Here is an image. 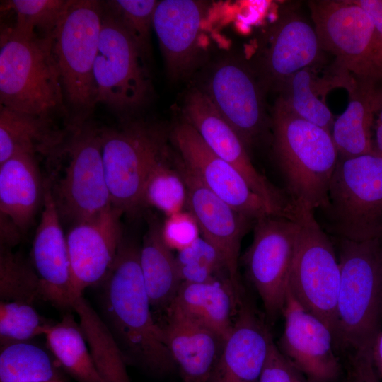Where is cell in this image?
<instances>
[{"mask_svg":"<svg viewBox=\"0 0 382 382\" xmlns=\"http://www.w3.org/2000/svg\"><path fill=\"white\" fill-rule=\"evenodd\" d=\"M139 248L125 237L108 274L100 282V316L127 363L163 375L176 367L154 320L139 263Z\"/></svg>","mask_w":382,"mask_h":382,"instance_id":"obj_1","label":"cell"},{"mask_svg":"<svg viewBox=\"0 0 382 382\" xmlns=\"http://www.w3.org/2000/svg\"><path fill=\"white\" fill-rule=\"evenodd\" d=\"M271 127L274 156L289 198L314 212L325 206L339 159L331 132L298 117L279 99Z\"/></svg>","mask_w":382,"mask_h":382,"instance_id":"obj_2","label":"cell"},{"mask_svg":"<svg viewBox=\"0 0 382 382\" xmlns=\"http://www.w3.org/2000/svg\"><path fill=\"white\" fill-rule=\"evenodd\" d=\"M334 239L340 267L335 340L354 352L372 351L382 331V239Z\"/></svg>","mask_w":382,"mask_h":382,"instance_id":"obj_3","label":"cell"},{"mask_svg":"<svg viewBox=\"0 0 382 382\" xmlns=\"http://www.w3.org/2000/svg\"><path fill=\"white\" fill-rule=\"evenodd\" d=\"M53 37L25 38L13 35L6 28L1 32V106L48 118L63 113L67 118L60 74L52 50Z\"/></svg>","mask_w":382,"mask_h":382,"instance_id":"obj_4","label":"cell"},{"mask_svg":"<svg viewBox=\"0 0 382 382\" xmlns=\"http://www.w3.org/2000/svg\"><path fill=\"white\" fill-rule=\"evenodd\" d=\"M103 15V3L68 0L55 30L52 50L59 71L67 128L87 122L96 103L93 77Z\"/></svg>","mask_w":382,"mask_h":382,"instance_id":"obj_5","label":"cell"},{"mask_svg":"<svg viewBox=\"0 0 382 382\" xmlns=\"http://www.w3.org/2000/svg\"><path fill=\"white\" fill-rule=\"evenodd\" d=\"M317 210L321 226L333 238L382 239V156L339 157L328 202Z\"/></svg>","mask_w":382,"mask_h":382,"instance_id":"obj_6","label":"cell"},{"mask_svg":"<svg viewBox=\"0 0 382 382\" xmlns=\"http://www.w3.org/2000/svg\"><path fill=\"white\" fill-rule=\"evenodd\" d=\"M322 50L336 58L337 71L382 82V35L352 0L308 1Z\"/></svg>","mask_w":382,"mask_h":382,"instance_id":"obj_7","label":"cell"},{"mask_svg":"<svg viewBox=\"0 0 382 382\" xmlns=\"http://www.w3.org/2000/svg\"><path fill=\"white\" fill-rule=\"evenodd\" d=\"M314 213L299 207V233L289 288L301 306L321 320L335 338L340 267L333 240Z\"/></svg>","mask_w":382,"mask_h":382,"instance_id":"obj_8","label":"cell"},{"mask_svg":"<svg viewBox=\"0 0 382 382\" xmlns=\"http://www.w3.org/2000/svg\"><path fill=\"white\" fill-rule=\"evenodd\" d=\"M102 157L112 206L134 215L143 207L148 175L166 151L157 127L131 122L119 129H100Z\"/></svg>","mask_w":382,"mask_h":382,"instance_id":"obj_9","label":"cell"},{"mask_svg":"<svg viewBox=\"0 0 382 382\" xmlns=\"http://www.w3.org/2000/svg\"><path fill=\"white\" fill-rule=\"evenodd\" d=\"M140 50L103 3V15L93 77L96 103L116 112H132L144 104L150 81Z\"/></svg>","mask_w":382,"mask_h":382,"instance_id":"obj_10","label":"cell"},{"mask_svg":"<svg viewBox=\"0 0 382 382\" xmlns=\"http://www.w3.org/2000/svg\"><path fill=\"white\" fill-rule=\"evenodd\" d=\"M68 163L52 195L61 220L90 219L112 206L102 157L100 129L88 122L69 129L62 148Z\"/></svg>","mask_w":382,"mask_h":382,"instance_id":"obj_11","label":"cell"},{"mask_svg":"<svg viewBox=\"0 0 382 382\" xmlns=\"http://www.w3.org/2000/svg\"><path fill=\"white\" fill-rule=\"evenodd\" d=\"M299 233L296 219L267 215L253 224L243 262L270 318L282 313Z\"/></svg>","mask_w":382,"mask_h":382,"instance_id":"obj_12","label":"cell"},{"mask_svg":"<svg viewBox=\"0 0 382 382\" xmlns=\"http://www.w3.org/2000/svg\"><path fill=\"white\" fill-rule=\"evenodd\" d=\"M185 122L192 126L206 144L233 166L274 216L294 219L297 207L286 192L255 167L243 141L220 114L207 93L199 90L187 96L183 110Z\"/></svg>","mask_w":382,"mask_h":382,"instance_id":"obj_13","label":"cell"},{"mask_svg":"<svg viewBox=\"0 0 382 382\" xmlns=\"http://www.w3.org/2000/svg\"><path fill=\"white\" fill-rule=\"evenodd\" d=\"M171 139L184 165L234 209L253 221L273 215L243 175L217 156L190 124L185 122L176 125L171 132Z\"/></svg>","mask_w":382,"mask_h":382,"instance_id":"obj_14","label":"cell"},{"mask_svg":"<svg viewBox=\"0 0 382 382\" xmlns=\"http://www.w3.org/2000/svg\"><path fill=\"white\" fill-rule=\"evenodd\" d=\"M175 164L187 189L186 209L196 221L202 237L221 255L231 282L243 296L238 277V257L241 240L255 221L241 214L207 188L183 163Z\"/></svg>","mask_w":382,"mask_h":382,"instance_id":"obj_15","label":"cell"},{"mask_svg":"<svg viewBox=\"0 0 382 382\" xmlns=\"http://www.w3.org/2000/svg\"><path fill=\"white\" fill-rule=\"evenodd\" d=\"M282 314L280 351L309 382H335L341 367L334 353L331 330L301 306L289 288Z\"/></svg>","mask_w":382,"mask_h":382,"instance_id":"obj_16","label":"cell"},{"mask_svg":"<svg viewBox=\"0 0 382 382\" xmlns=\"http://www.w3.org/2000/svg\"><path fill=\"white\" fill-rule=\"evenodd\" d=\"M123 214L110 206L71 225L66 241L74 297L100 283L112 267L124 237L120 222Z\"/></svg>","mask_w":382,"mask_h":382,"instance_id":"obj_17","label":"cell"},{"mask_svg":"<svg viewBox=\"0 0 382 382\" xmlns=\"http://www.w3.org/2000/svg\"><path fill=\"white\" fill-rule=\"evenodd\" d=\"M42 211L30 252V260L44 289L46 301L72 311L71 265L62 220L50 182L45 183Z\"/></svg>","mask_w":382,"mask_h":382,"instance_id":"obj_18","label":"cell"},{"mask_svg":"<svg viewBox=\"0 0 382 382\" xmlns=\"http://www.w3.org/2000/svg\"><path fill=\"white\" fill-rule=\"evenodd\" d=\"M207 95L246 148L266 130L262 89L244 66L234 62L219 66L210 79Z\"/></svg>","mask_w":382,"mask_h":382,"instance_id":"obj_19","label":"cell"},{"mask_svg":"<svg viewBox=\"0 0 382 382\" xmlns=\"http://www.w3.org/2000/svg\"><path fill=\"white\" fill-rule=\"evenodd\" d=\"M272 337L243 299L209 382H258Z\"/></svg>","mask_w":382,"mask_h":382,"instance_id":"obj_20","label":"cell"},{"mask_svg":"<svg viewBox=\"0 0 382 382\" xmlns=\"http://www.w3.org/2000/svg\"><path fill=\"white\" fill-rule=\"evenodd\" d=\"M322 50L314 26L288 12L274 25L262 57L265 83L279 89L299 71L318 61Z\"/></svg>","mask_w":382,"mask_h":382,"instance_id":"obj_21","label":"cell"},{"mask_svg":"<svg viewBox=\"0 0 382 382\" xmlns=\"http://www.w3.org/2000/svg\"><path fill=\"white\" fill-rule=\"evenodd\" d=\"M204 6L192 0H163L156 8L153 28L169 72L180 76L190 69L198 47Z\"/></svg>","mask_w":382,"mask_h":382,"instance_id":"obj_22","label":"cell"},{"mask_svg":"<svg viewBox=\"0 0 382 382\" xmlns=\"http://www.w3.org/2000/svg\"><path fill=\"white\" fill-rule=\"evenodd\" d=\"M164 342L184 382H209L225 339L169 308Z\"/></svg>","mask_w":382,"mask_h":382,"instance_id":"obj_23","label":"cell"},{"mask_svg":"<svg viewBox=\"0 0 382 382\" xmlns=\"http://www.w3.org/2000/svg\"><path fill=\"white\" fill-rule=\"evenodd\" d=\"M349 95L346 110L334 121L331 135L339 157L375 153L374 125L378 83L350 76L345 84Z\"/></svg>","mask_w":382,"mask_h":382,"instance_id":"obj_24","label":"cell"},{"mask_svg":"<svg viewBox=\"0 0 382 382\" xmlns=\"http://www.w3.org/2000/svg\"><path fill=\"white\" fill-rule=\"evenodd\" d=\"M243 299L228 279L183 282L169 308L226 340Z\"/></svg>","mask_w":382,"mask_h":382,"instance_id":"obj_25","label":"cell"},{"mask_svg":"<svg viewBox=\"0 0 382 382\" xmlns=\"http://www.w3.org/2000/svg\"><path fill=\"white\" fill-rule=\"evenodd\" d=\"M44 192L36 156L17 154L0 164V213L23 233L42 206Z\"/></svg>","mask_w":382,"mask_h":382,"instance_id":"obj_26","label":"cell"},{"mask_svg":"<svg viewBox=\"0 0 382 382\" xmlns=\"http://www.w3.org/2000/svg\"><path fill=\"white\" fill-rule=\"evenodd\" d=\"M69 134L52 118L32 115L0 105V164L17 154L54 157Z\"/></svg>","mask_w":382,"mask_h":382,"instance_id":"obj_27","label":"cell"},{"mask_svg":"<svg viewBox=\"0 0 382 382\" xmlns=\"http://www.w3.org/2000/svg\"><path fill=\"white\" fill-rule=\"evenodd\" d=\"M139 263L151 307L168 309L183 281L175 256L163 238L162 224L154 218L139 248Z\"/></svg>","mask_w":382,"mask_h":382,"instance_id":"obj_28","label":"cell"},{"mask_svg":"<svg viewBox=\"0 0 382 382\" xmlns=\"http://www.w3.org/2000/svg\"><path fill=\"white\" fill-rule=\"evenodd\" d=\"M72 311L78 316L82 334L103 382H131L125 357L100 315L83 295L74 299Z\"/></svg>","mask_w":382,"mask_h":382,"instance_id":"obj_29","label":"cell"},{"mask_svg":"<svg viewBox=\"0 0 382 382\" xmlns=\"http://www.w3.org/2000/svg\"><path fill=\"white\" fill-rule=\"evenodd\" d=\"M344 80L342 75L336 73L332 78L320 79L313 67L304 68L281 86L278 99L298 117L331 132L335 120L325 99L320 96L330 88L342 87Z\"/></svg>","mask_w":382,"mask_h":382,"instance_id":"obj_30","label":"cell"},{"mask_svg":"<svg viewBox=\"0 0 382 382\" xmlns=\"http://www.w3.org/2000/svg\"><path fill=\"white\" fill-rule=\"evenodd\" d=\"M44 335L47 347L61 369L77 382H103L92 359L79 322L66 311L50 324Z\"/></svg>","mask_w":382,"mask_h":382,"instance_id":"obj_31","label":"cell"},{"mask_svg":"<svg viewBox=\"0 0 382 382\" xmlns=\"http://www.w3.org/2000/svg\"><path fill=\"white\" fill-rule=\"evenodd\" d=\"M51 354L30 342L1 347L0 382H48L64 379Z\"/></svg>","mask_w":382,"mask_h":382,"instance_id":"obj_32","label":"cell"},{"mask_svg":"<svg viewBox=\"0 0 382 382\" xmlns=\"http://www.w3.org/2000/svg\"><path fill=\"white\" fill-rule=\"evenodd\" d=\"M0 300L31 304L46 301L41 280L30 258L0 246Z\"/></svg>","mask_w":382,"mask_h":382,"instance_id":"obj_33","label":"cell"},{"mask_svg":"<svg viewBox=\"0 0 382 382\" xmlns=\"http://www.w3.org/2000/svg\"><path fill=\"white\" fill-rule=\"evenodd\" d=\"M167 153L154 166L144 185L142 204L154 207L167 216L183 211L187 189L175 161L170 164Z\"/></svg>","mask_w":382,"mask_h":382,"instance_id":"obj_34","label":"cell"},{"mask_svg":"<svg viewBox=\"0 0 382 382\" xmlns=\"http://www.w3.org/2000/svg\"><path fill=\"white\" fill-rule=\"evenodd\" d=\"M68 0H13L6 8L16 14L15 25L6 29L13 35L30 38H52Z\"/></svg>","mask_w":382,"mask_h":382,"instance_id":"obj_35","label":"cell"},{"mask_svg":"<svg viewBox=\"0 0 382 382\" xmlns=\"http://www.w3.org/2000/svg\"><path fill=\"white\" fill-rule=\"evenodd\" d=\"M175 260L183 282L201 283L220 278L231 281L221 255L202 237L178 251Z\"/></svg>","mask_w":382,"mask_h":382,"instance_id":"obj_36","label":"cell"},{"mask_svg":"<svg viewBox=\"0 0 382 382\" xmlns=\"http://www.w3.org/2000/svg\"><path fill=\"white\" fill-rule=\"evenodd\" d=\"M52 322L40 316L33 306L18 301L0 302V345L30 342L45 334Z\"/></svg>","mask_w":382,"mask_h":382,"instance_id":"obj_37","label":"cell"},{"mask_svg":"<svg viewBox=\"0 0 382 382\" xmlns=\"http://www.w3.org/2000/svg\"><path fill=\"white\" fill-rule=\"evenodd\" d=\"M158 4L154 0H114L105 4L144 52L149 48L151 28Z\"/></svg>","mask_w":382,"mask_h":382,"instance_id":"obj_38","label":"cell"},{"mask_svg":"<svg viewBox=\"0 0 382 382\" xmlns=\"http://www.w3.org/2000/svg\"><path fill=\"white\" fill-rule=\"evenodd\" d=\"M199 229L192 214L180 212L167 216L162 224V236L167 246L180 251L191 245L199 237Z\"/></svg>","mask_w":382,"mask_h":382,"instance_id":"obj_39","label":"cell"},{"mask_svg":"<svg viewBox=\"0 0 382 382\" xmlns=\"http://www.w3.org/2000/svg\"><path fill=\"white\" fill-rule=\"evenodd\" d=\"M258 382H309L272 340Z\"/></svg>","mask_w":382,"mask_h":382,"instance_id":"obj_40","label":"cell"},{"mask_svg":"<svg viewBox=\"0 0 382 382\" xmlns=\"http://www.w3.org/2000/svg\"><path fill=\"white\" fill-rule=\"evenodd\" d=\"M346 382H382L374 364L371 351L354 352Z\"/></svg>","mask_w":382,"mask_h":382,"instance_id":"obj_41","label":"cell"},{"mask_svg":"<svg viewBox=\"0 0 382 382\" xmlns=\"http://www.w3.org/2000/svg\"><path fill=\"white\" fill-rule=\"evenodd\" d=\"M23 232L6 215L0 213V246L13 248L21 240Z\"/></svg>","mask_w":382,"mask_h":382,"instance_id":"obj_42","label":"cell"},{"mask_svg":"<svg viewBox=\"0 0 382 382\" xmlns=\"http://www.w3.org/2000/svg\"><path fill=\"white\" fill-rule=\"evenodd\" d=\"M369 16L378 31L382 35V0H352Z\"/></svg>","mask_w":382,"mask_h":382,"instance_id":"obj_43","label":"cell"},{"mask_svg":"<svg viewBox=\"0 0 382 382\" xmlns=\"http://www.w3.org/2000/svg\"><path fill=\"white\" fill-rule=\"evenodd\" d=\"M374 125V146L376 153L382 156V88L380 87L378 107Z\"/></svg>","mask_w":382,"mask_h":382,"instance_id":"obj_44","label":"cell"},{"mask_svg":"<svg viewBox=\"0 0 382 382\" xmlns=\"http://www.w3.org/2000/svg\"><path fill=\"white\" fill-rule=\"evenodd\" d=\"M371 357L375 368L380 377L382 378V331L374 342Z\"/></svg>","mask_w":382,"mask_h":382,"instance_id":"obj_45","label":"cell"},{"mask_svg":"<svg viewBox=\"0 0 382 382\" xmlns=\"http://www.w3.org/2000/svg\"><path fill=\"white\" fill-rule=\"evenodd\" d=\"M48 382H65L64 379L62 380H57V381H48Z\"/></svg>","mask_w":382,"mask_h":382,"instance_id":"obj_46","label":"cell"}]
</instances>
